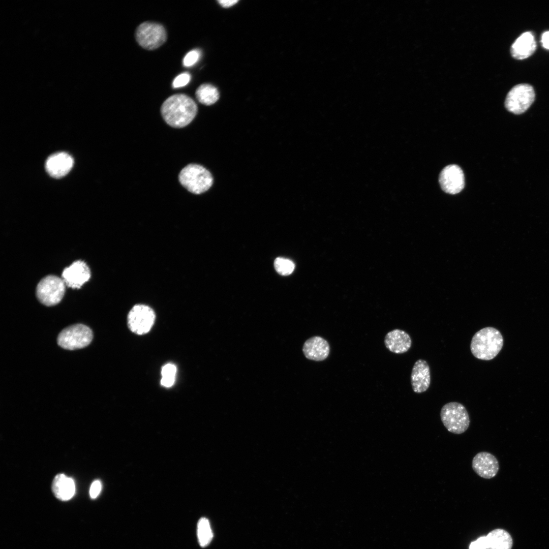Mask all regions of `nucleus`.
<instances>
[{
  "label": "nucleus",
  "mask_w": 549,
  "mask_h": 549,
  "mask_svg": "<svg viewBox=\"0 0 549 549\" xmlns=\"http://www.w3.org/2000/svg\"><path fill=\"white\" fill-rule=\"evenodd\" d=\"M195 102L185 94H175L167 98L162 104L161 113L169 126L180 128L188 125L197 113Z\"/></svg>",
  "instance_id": "f257e3e1"
},
{
  "label": "nucleus",
  "mask_w": 549,
  "mask_h": 549,
  "mask_svg": "<svg viewBox=\"0 0 549 549\" xmlns=\"http://www.w3.org/2000/svg\"><path fill=\"white\" fill-rule=\"evenodd\" d=\"M503 338L501 332L493 327H486L473 336L470 350L477 359L490 360L494 358L503 347Z\"/></svg>",
  "instance_id": "f03ea898"
},
{
  "label": "nucleus",
  "mask_w": 549,
  "mask_h": 549,
  "mask_svg": "<svg viewBox=\"0 0 549 549\" xmlns=\"http://www.w3.org/2000/svg\"><path fill=\"white\" fill-rule=\"evenodd\" d=\"M178 179L180 184L188 191L201 194L212 186L213 177L210 172L202 166L190 164L180 171Z\"/></svg>",
  "instance_id": "7ed1b4c3"
},
{
  "label": "nucleus",
  "mask_w": 549,
  "mask_h": 549,
  "mask_svg": "<svg viewBox=\"0 0 549 549\" xmlns=\"http://www.w3.org/2000/svg\"><path fill=\"white\" fill-rule=\"evenodd\" d=\"M441 420L447 431L454 434L465 432L470 425V418L465 407L452 402L445 404L440 411Z\"/></svg>",
  "instance_id": "20e7f679"
},
{
  "label": "nucleus",
  "mask_w": 549,
  "mask_h": 549,
  "mask_svg": "<svg viewBox=\"0 0 549 549\" xmlns=\"http://www.w3.org/2000/svg\"><path fill=\"white\" fill-rule=\"evenodd\" d=\"M93 332L88 326L76 324L64 329L57 337V344L67 350H75L84 348L92 341Z\"/></svg>",
  "instance_id": "39448f33"
},
{
  "label": "nucleus",
  "mask_w": 549,
  "mask_h": 549,
  "mask_svg": "<svg viewBox=\"0 0 549 549\" xmlns=\"http://www.w3.org/2000/svg\"><path fill=\"white\" fill-rule=\"evenodd\" d=\"M65 283L63 280L54 275L43 278L36 288V296L39 301L46 306L58 304L65 293Z\"/></svg>",
  "instance_id": "423d86ee"
},
{
  "label": "nucleus",
  "mask_w": 549,
  "mask_h": 549,
  "mask_svg": "<svg viewBox=\"0 0 549 549\" xmlns=\"http://www.w3.org/2000/svg\"><path fill=\"white\" fill-rule=\"evenodd\" d=\"M533 87L529 84L522 83L515 85L507 94L505 106L506 109L515 114L526 111L535 100Z\"/></svg>",
  "instance_id": "0eeeda50"
},
{
  "label": "nucleus",
  "mask_w": 549,
  "mask_h": 549,
  "mask_svg": "<svg viewBox=\"0 0 549 549\" xmlns=\"http://www.w3.org/2000/svg\"><path fill=\"white\" fill-rule=\"evenodd\" d=\"M138 43L147 50H154L163 45L167 39L164 27L161 24L144 22L140 24L135 32Z\"/></svg>",
  "instance_id": "6e6552de"
},
{
  "label": "nucleus",
  "mask_w": 549,
  "mask_h": 549,
  "mask_svg": "<svg viewBox=\"0 0 549 549\" xmlns=\"http://www.w3.org/2000/svg\"><path fill=\"white\" fill-rule=\"evenodd\" d=\"M155 319V313L150 307L136 304L131 309L128 315V326L132 332L142 335L150 331L154 324Z\"/></svg>",
  "instance_id": "1a4fd4ad"
},
{
  "label": "nucleus",
  "mask_w": 549,
  "mask_h": 549,
  "mask_svg": "<svg viewBox=\"0 0 549 549\" xmlns=\"http://www.w3.org/2000/svg\"><path fill=\"white\" fill-rule=\"evenodd\" d=\"M442 189L450 194L460 192L465 186V177L462 169L452 164L446 166L441 171L439 179Z\"/></svg>",
  "instance_id": "9d476101"
},
{
  "label": "nucleus",
  "mask_w": 549,
  "mask_h": 549,
  "mask_svg": "<svg viewBox=\"0 0 549 549\" xmlns=\"http://www.w3.org/2000/svg\"><path fill=\"white\" fill-rule=\"evenodd\" d=\"M91 276L89 267L85 262L77 260L66 267L62 273V279L65 284L73 289H79L87 282Z\"/></svg>",
  "instance_id": "9b49d317"
},
{
  "label": "nucleus",
  "mask_w": 549,
  "mask_h": 549,
  "mask_svg": "<svg viewBox=\"0 0 549 549\" xmlns=\"http://www.w3.org/2000/svg\"><path fill=\"white\" fill-rule=\"evenodd\" d=\"M472 467L480 477L491 479L498 473L499 464L495 455L486 451H481L477 453L473 458Z\"/></svg>",
  "instance_id": "f8f14e48"
},
{
  "label": "nucleus",
  "mask_w": 549,
  "mask_h": 549,
  "mask_svg": "<svg viewBox=\"0 0 549 549\" xmlns=\"http://www.w3.org/2000/svg\"><path fill=\"white\" fill-rule=\"evenodd\" d=\"M73 164V159L69 154L60 152L49 157L46 162L45 168L50 176L58 178L66 175Z\"/></svg>",
  "instance_id": "ddd939ff"
},
{
  "label": "nucleus",
  "mask_w": 549,
  "mask_h": 549,
  "mask_svg": "<svg viewBox=\"0 0 549 549\" xmlns=\"http://www.w3.org/2000/svg\"><path fill=\"white\" fill-rule=\"evenodd\" d=\"M302 352L307 359L321 361L328 356L330 346L328 342L322 337L314 336L304 342Z\"/></svg>",
  "instance_id": "4468645a"
},
{
  "label": "nucleus",
  "mask_w": 549,
  "mask_h": 549,
  "mask_svg": "<svg viewBox=\"0 0 549 549\" xmlns=\"http://www.w3.org/2000/svg\"><path fill=\"white\" fill-rule=\"evenodd\" d=\"M431 383L430 369L428 362L421 359L417 360L411 374V383L415 393H422L429 388Z\"/></svg>",
  "instance_id": "2eb2a0df"
},
{
  "label": "nucleus",
  "mask_w": 549,
  "mask_h": 549,
  "mask_svg": "<svg viewBox=\"0 0 549 549\" xmlns=\"http://www.w3.org/2000/svg\"><path fill=\"white\" fill-rule=\"evenodd\" d=\"M536 42L530 32L523 33L512 44L510 53L516 59L522 60L532 55L536 49Z\"/></svg>",
  "instance_id": "dca6fc26"
},
{
  "label": "nucleus",
  "mask_w": 549,
  "mask_h": 549,
  "mask_svg": "<svg viewBox=\"0 0 549 549\" xmlns=\"http://www.w3.org/2000/svg\"><path fill=\"white\" fill-rule=\"evenodd\" d=\"M384 344L390 351L395 354H402L410 349L412 340L406 332L401 329H395L386 334Z\"/></svg>",
  "instance_id": "f3484780"
},
{
  "label": "nucleus",
  "mask_w": 549,
  "mask_h": 549,
  "mask_svg": "<svg viewBox=\"0 0 549 549\" xmlns=\"http://www.w3.org/2000/svg\"><path fill=\"white\" fill-rule=\"evenodd\" d=\"M52 490L57 499L62 501L69 500L75 493L74 480L64 474H58L53 480Z\"/></svg>",
  "instance_id": "a211bd4d"
},
{
  "label": "nucleus",
  "mask_w": 549,
  "mask_h": 549,
  "mask_svg": "<svg viewBox=\"0 0 549 549\" xmlns=\"http://www.w3.org/2000/svg\"><path fill=\"white\" fill-rule=\"evenodd\" d=\"M487 549H511L512 539L509 533L502 529L491 531L486 536Z\"/></svg>",
  "instance_id": "6ab92c4d"
},
{
  "label": "nucleus",
  "mask_w": 549,
  "mask_h": 549,
  "mask_svg": "<svg viewBox=\"0 0 549 549\" xmlns=\"http://www.w3.org/2000/svg\"><path fill=\"white\" fill-rule=\"evenodd\" d=\"M195 95L198 101L205 105H211L219 99V93L214 85L204 83L200 85L196 89Z\"/></svg>",
  "instance_id": "aec40b11"
},
{
  "label": "nucleus",
  "mask_w": 549,
  "mask_h": 549,
  "mask_svg": "<svg viewBox=\"0 0 549 549\" xmlns=\"http://www.w3.org/2000/svg\"><path fill=\"white\" fill-rule=\"evenodd\" d=\"M197 536L200 545L202 547L207 546L212 538V532L208 520L201 518L197 525Z\"/></svg>",
  "instance_id": "412c9836"
},
{
  "label": "nucleus",
  "mask_w": 549,
  "mask_h": 549,
  "mask_svg": "<svg viewBox=\"0 0 549 549\" xmlns=\"http://www.w3.org/2000/svg\"><path fill=\"white\" fill-rule=\"evenodd\" d=\"M176 372V368L173 364L167 363L163 366L161 371V385L166 387L172 386L175 381Z\"/></svg>",
  "instance_id": "4be33fe9"
},
{
  "label": "nucleus",
  "mask_w": 549,
  "mask_h": 549,
  "mask_svg": "<svg viewBox=\"0 0 549 549\" xmlns=\"http://www.w3.org/2000/svg\"><path fill=\"white\" fill-rule=\"evenodd\" d=\"M274 266L276 271L282 276L290 274L295 268V265L292 261L282 257H278L275 259Z\"/></svg>",
  "instance_id": "5701e85b"
},
{
  "label": "nucleus",
  "mask_w": 549,
  "mask_h": 549,
  "mask_svg": "<svg viewBox=\"0 0 549 549\" xmlns=\"http://www.w3.org/2000/svg\"><path fill=\"white\" fill-rule=\"evenodd\" d=\"M200 56V52L197 49H194L189 52L184 57L183 64L186 67H190L196 63Z\"/></svg>",
  "instance_id": "b1692460"
},
{
  "label": "nucleus",
  "mask_w": 549,
  "mask_h": 549,
  "mask_svg": "<svg viewBox=\"0 0 549 549\" xmlns=\"http://www.w3.org/2000/svg\"><path fill=\"white\" fill-rule=\"evenodd\" d=\"M191 75L188 73H184L178 75L174 79L172 86L173 88H178L186 85L190 81Z\"/></svg>",
  "instance_id": "393cba45"
},
{
  "label": "nucleus",
  "mask_w": 549,
  "mask_h": 549,
  "mask_svg": "<svg viewBox=\"0 0 549 549\" xmlns=\"http://www.w3.org/2000/svg\"><path fill=\"white\" fill-rule=\"evenodd\" d=\"M469 549H487L486 536L479 537L476 541L472 542L470 545Z\"/></svg>",
  "instance_id": "a878e982"
},
{
  "label": "nucleus",
  "mask_w": 549,
  "mask_h": 549,
  "mask_svg": "<svg viewBox=\"0 0 549 549\" xmlns=\"http://www.w3.org/2000/svg\"><path fill=\"white\" fill-rule=\"evenodd\" d=\"M101 489L102 485L100 481L98 480H95L92 483L89 490V495L91 498H96L100 494Z\"/></svg>",
  "instance_id": "bb28decb"
},
{
  "label": "nucleus",
  "mask_w": 549,
  "mask_h": 549,
  "mask_svg": "<svg viewBox=\"0 0 549 549\" xmlns=\"http://www.w3.org/2000/svg\"><path fill=\"white\" fill-rule=\"evenodd\" d=\"M541 42L544 48L549 50V31L545 32L542 34Z\"/></svg>",
  "instance_id": "cd10ccee"
},
{
  "label": "nucleus",
  "mask_w": 549,
  "mask_h": 549,
  "mask_svg": "<svg viewBox=\"0 0 549 549\" xmlns=\"http://www.w3.org/2000/svg\"><path fill=\"white\" fill-rule=\"evenodd\" d=\"M218 2L219 3V4L221 6H222L223 7L229 8V7H230L233 6L235 4H236L238 1H235V0H233V1H221H221H218Z\"/></svg>",
  "instance_id": "c85d7f7f"
}]
</instances>
